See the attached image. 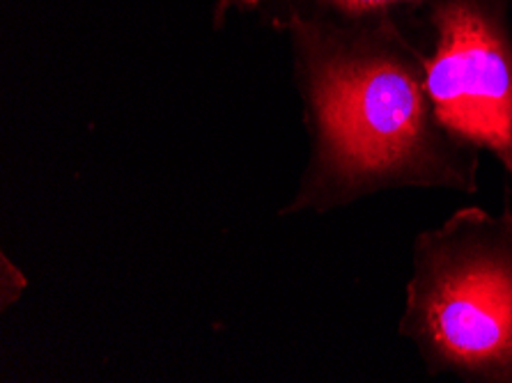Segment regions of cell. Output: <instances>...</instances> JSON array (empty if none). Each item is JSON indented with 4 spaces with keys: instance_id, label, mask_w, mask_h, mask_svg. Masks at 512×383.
I'll list each match as a JSON object with an SVG mask.
<instances>
[{
    "instance_id": "6da1fadb",
    "label": "cell",
    "mask_w": 512,
    "mask_h": 383,
    "mask_svg": "<svg viewBox=\"0 0 512 383\" xmlns=\"http://www.w3.org/2000/svg\"><path fill=\"white\" fill-rule=\"evenodd\" d=\"M290 30L310 147L281 216L329 214L409 186L478 191L480 147L441 124L425 53L391 17L308 21Z\"/></svg>"
},
{
    "instance_id": "7a4b0ae2",
    "label": "cell",
    "mask_w": 512,
    "mask_h": 383,
    "mask_svg": "<svg viewBox=\"0 0 512 383\" xmlns=\"http://www.w3.org/2000/svg\"><path fill=\"white\" fill-rule=\"evenodd\" d=\"M398 333L432 377L512 383V209L453 211L414 239Z\"/></svg>"
},
{
    "instance_id": "3957f363",
    "label": "cell",
    "mask_w": 512,
    "mask_h": 383,
    "mask_svg": "<svg viewBox=\"0 0 512 383\" xmlns=\"http://www.w3.org/2000/svg\"><path fill=\"white\" fill-rule=\"evenodd\" d=\"M425 83L444 127L492 152L512 182V39L506 0H432Z\"/></svg>"
},
{
    "instance_id": "277c9868",
    "label": "cell",
    "mask_w": 512,
    "mask_h": 383,
    "mask_svg": "<svg viewBox=\"0 0 512 383\" xmlns=\"http://www.w3.org/2000/svg\"><path fill=\"white\" fill-rule=\"evenodd\" d=\"M260 3V0H251ZM287 7L283 23L287 28L294 23L308 21H366L379 17H393L402 7L423 5L425 0H281Z\"/></svg>"
},
{
    "instance_id": "5b68a950",
    "label": "cell",
    "mask_w": 512,
    "mask_h": 383,
    "mask_svg": "<svg viewBox=\"0 0 512 383\" xmlns=\"http://www.w3.org/2000/svg\"><path fill=\"white\" fill-rule=\"evenodd\" d=\"M28 280L19 271L17 264L10 262L5 253L0 255V310H7L19 301V296L26 292Z\"/></svg>"
}]
</instances>
